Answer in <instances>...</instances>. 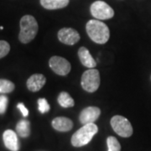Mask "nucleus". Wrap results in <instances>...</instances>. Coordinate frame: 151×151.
Segmentation results:
<instances>
[{
    "label": "nucleus",
    "instance_id": "23",
    "mask_svg": "<svg viewBox=\"0 0 151 151\" xmlns=\"http://www.w3.org/2000/svg\"><path fill=\"white\" fill-rule=\"evenodd\" d=\"M150 80H151V76H150Z\"/></svg>",
    "mask_w": 151,
    "mask_h": 151
},
{
    "label": "nucleus",
    "instance_id": "19",
    "mask_svg": "<svg viewBox=\"0 0 151 151\" xmlns=\"http://www.w3.org/2000/svg\"><path fill=\"white\" fill-rule=\"evenodd\" d=\"M50 104L45 98L38 99V109L41 113H45L50 111Z\"/></svg>",
    "mask_w": 151,
    "mask_h": 151
},
{
    "label": "nucleus",
    "instance_id": "14",
    "mask_svg": "<svg viewBox=\"0 0 151 151\" xmlns=\"http://www.w3.org/2000/svg\"><path fill=\"white\" fill-rule=\"evenodd\" d=\"M70 0H40V4L45 9L55 10L63 9L69 4Z\"/></svg>",
    "mask_w": 151,
    "mask_h": 151
},
{
    "label": "nucleus",
    "instance_id": "9",
    "mask_svg": "<svg viewBox=\"0 0 151 151\" xmlns=\"http://www.w3.org/2000/svg\"><path fill=\"white\" fill-rule=\"evenodd\" d=\"M101 110L97 107H87L85 108L79 115V120L83 125L88 124H94L100 117Z\"/></svg>",
    "mask_w": 151,
    "mask_h": 151
},
{
    "label": "nucleus",
    "instance_id": "15",
    "mask_svg": "<svg viewBox=\"0 0 151 151\" xmlns=\"http://www.w3.org/2000/svg\"><path fill=\"white\" fill-rule=\"evenodd\" d=\"M16 132L21 138H27L30 134V123L26 119H21L16 125Z\"/></svg>",
    "mask_w": 151,
    "mask_h": 151
},
{
    "label": "nucleus",
    "instance_id": "16",
    "mask_svg": "<svg viewBox=\"0 0 151 151\" xmlns=\"http://www.w3.org/2000/svg\"><path fill=\"white\" fill-rule=\"evenodd\" d=\"M57 102L60 107L65 108H72L75 105L73 98L70 97V94L66 92H61L57 97Z\"/></svg>",
    "mask_w": 151,
    "mask_h": 151
},
{
    "label": "nucleus",
    "instance_id": "3",
    "mask_svg": "<svg viewBox=\"0 0 151 151\" xmlns=\"http://www.w3.org/2000/svg\"><path fill=\"white\" fill-rule=\"evenodd\" d=\"M98 131V128L95 124H85L77 130L71 137V145L74 147H81L88 145L92 138Z\"/></svg>",
    "mask_w": 151,
    "mask_h": 151
},
{
    "label": "nucleus",
    "instance_id": "6",
    "mask_svg": "<svg viewBox=\"0 0 151 151\" xmlns=\"http://www.w3.org/2000/svg\"><path fill=\"white\" fill-rule=\"evenodd\" d=\"M91 14L98 20L110 19L114 16V11L105 2L103 1H95L90 7Z\"/></svg>",
    "mask_w": 151,
    "mask_h": 151
},
{
    "label": "nucleus",
    "instance_id": "8",
    "mask_svg": "<svg viewBox=\"0 0 151 151\" xmlns=\"http://www.w3.org/2000/svg\"><path fill=\"white\" fill-rule=\"evenodd\" d=\"M58 40L62 44L73 45L80 40V35L72 28H62L57 34Z\"/></svg>",
    "mask_w": 151,
    "mask_h": 151
},
{
    "label": "nucleus",
    "instance_id": "10",
    "mask_svg": "<svg viewBox=\"0 0 151 151\" xmlns=\"http://www.w3.org/2000/svg\"><path fill=\"white\" fill-rule=\"evenodd\" d=\"M3 140L5 147L11 151H19L20 148V144L18 139L17 134L11 129L4 131L3 134Z\"/></svg>",
    "mask_w": 151,
    "mask_h": 151
},
{
    "label": "nucleus",
    "instance_id": "21",
    "mask_svg": "<svg viewBox=\"0 0 151 151\" xmlns=\"http://www.w3.org/2000/svg\"><path fill=\"white\" fill-rule=\"evenodd\" d=\"M8 103H9L8 97L4 95L0 96V114H4L5 113L8 108Z\"/></svg>",
    "mask_w": 151,
    "mask_h": 151
},
{
    "label": "nucleus",
    "instance_id": "17",
    "mask_svg": "<svg viewBox=\"0 0 151 151\" xmlns=\"http://www.w3.org/2000/svg\"><path fill=\"white\" fill-rule=\"evenodd\" d=\"M15 88L14 84L12 81L6 79H0V93H9Z\"/></svg>",
    "mask_w": 151,
    "mask_h": 151
},
{
    "label": "nucleus",
    "instance_id": "7",
    "mask_svg": "<svg viewBox=\"0 0 151 151\" xmlns=\"http://www.w3.org/2000/svg\"><path fill=\"white\" fill-rule=\"evenodd\" d=\"M49 65L55 74L59 76L68 75L71 69V65L67 60L57 55L50 57L49 60Z\"/></svg>",
    "mask_w": 151,
    "mask_h": 151
},
{
    "label": "nucleus",
    "instance_id": "12",
    "mask_svg": "<svg viewBox=\"0 0 151 151\" xmlns=\"http://www.w3.org/2000/svg\"><path fill=\"white\" fill-rule=\"evenodd\" d=\"M78 57L81 61V63L84 66L87 67L88 69H92L95 68L97 65V62L94 60V58L92 56V55L90 54L88 49L86 47H81L78 50Z\"/></svg>",
    "mask_w": 151,
    "mask_h": 151
},
{
    "label": "nucleus",
    "instance_id": "1",
    "mask_svg": "<svg viewBox=\"0 0 151 151\" xmlns=\"http://www.w3.org/2000/svg\"><path fill=\"white\" fill-rule=\"evenodd\" d=\"M86 30L92 41L99 45L107 43L110 37V31L107 24L98 19H91L87 22Z\"/></svg>",
    "mask_w": 151,
    "mask_h": 151
},
{
    "label": "nucleus",
    "instance_id": "22",
    "mask_svg": "<svg viewBox=\"0 0 151 151\" xmlns=\"http://www.w3.org/2000/svg\"><path fill=\"white\" fill-rule=\"evenodd\" d=\"M17 108L19 109V111L21 112L22 115L25 118V117H27L28 115H29V110H28L27 108H25V106L24 105V103H18V105H17Z\"/></svg>",
    "mask_w": 151,
    "mask_h": 151
},
{
    "label": "nucleus",
    "instance_id": "13",
    "mask_svg": "<svg viewBox=\"0 0 151 151\" xmlns=\"http://www.w3.org/2000/svg\"><path fill=\"white\" fill-rule=\"evenodd\" d=\"M52 127L59 132H68L73 128V123L65 117H57L52 120Z\"/></svg>",
    "mask_w": 151,
    "mask_h": 151
},
{
    "label": "nucleus",
    "instance_id": "5",
    "mask_svg": "<svg viewBox=\"0 0 151 151\" xmlns=\"http://www.w3.org/2000/svg\"><path fill=\"white\" fill-rule=\"evenodd\" d=\"M111 126L114 132L123 138H129L133 134V127L130 122L123 116H113L110 121Z\"/></svg>",
    "mask_w": 151,
    "mask_h": 151
},
{
    "label": "nucleus",
    "instance_id": "11",
    "mask_svg": "<svg viewBox=\"0 0 151 151\" xmlns=\"http://www.w3.org/2000/svg\"><path fill=\"white\" fill-rule=\"evenodd\" d=\"M46 78L42 74H34L27 80L26 85L27 88L33 92H36L40 91L45 84Z\"/></svg>",
    "mask_w": 151,
    "mask_h": 151
},
{
    "label": "nucleus",
    "instance_id": "20",
    "mask_svg": "<svg viewBox=\"0 0 151 151\" xmlns=\"http://www.w3.org/2000/svg\"><path fill=\"white\" fill-rule=\"evenodd\" d=\"M10 45L5 40H0V59L5 57L9 53Z\"/></svg>",
    "mask_w": 151,
    "mask_h": 151
},
{
    "label": "nucleus",
    "instance_id": "2",
    "mask_svg": "<svg viewBox=\"0 0 151 151\" xmlns=\"http://www.w3.org/2000/svg\"><path fill=\"white\" fill-rule=\"evenodd\" d=\"M20 31L19 40L23 44H28L35 38L38 33L39 26L36 19L32 15H24L19 21Z\"/></svg>",
    "mask_w": 151,
    "mask_h": 151
},
{
    "label": "nucleus",
    "instance_id": "18",
    "mask_svg": "<svg viewBox=\"0 0 151 151\" xmlns=\"http://www.w3.org/2000/svg\"><path fill=\"white\" fill-rule=\"evenodd\" d=\"M107 145H108V151H121V145L119 142L113 136L108 137Z\"/></svg>",
    "mask_w": 151,
    "mask_h": 151
},
{
    "label": "nucleus",
    "instance_id": "4",
    "mask_svg": "<svg viewBox=\"0 0 151 151\" xmlns=\"http://www.w3.org/2000/svg\"><path fill=\"white\" fill-rule=\"evenodd\" d=\"M81 87L87 92H94L100 86V74L99 71L95 69H88L86 70L81 79Z\"/></svg>",
    "mask_w": 151,
    "mask_h": 151
}]
</instances>
